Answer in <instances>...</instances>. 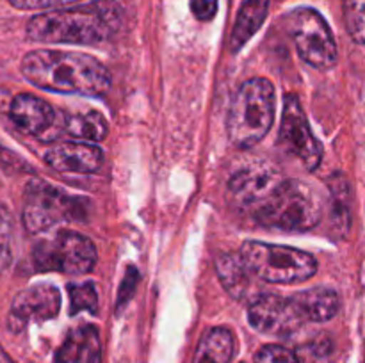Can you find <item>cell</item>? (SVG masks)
Returning <instances> with one entry per match:
<instances>
[{
  "label": "cell",
  "instance_id": "1",
  "mask_svg": "<svg viewBox=\"0 0 365 363\" xmlns=\"http://www.w3.org/2000/svg\"><path fill=\"white\" fill-rule=\"evenodd\" d=\"M21 73L36 88L66 95L100 96L110 88L106 66L78 52L34 50L21 60Z\"/></svg>",
  "mask_w": 365,
  "mask_h": 363
},
{
  "label": "cell",
  "instance_id": "2",
  "mask_svg": "<svg viewBox=\"0 0 365 363\" xmlns=\"http://www.w3.org/2000/svg\"><path fill=\"white\" fill-rule=\"evenodd\" d=\"M121 25V7L114 0L36 14L27 23V38L39 43L96 45L107 41Z\"/></svg>",
  "mask_w": 365,
  "mask_h": 363
},
{
  "label": "cell",
  "instance_id": "3",
  "mask_svg": "<svg viewBox=\"0 0 365 363\" xmlns=\"http://www.w3.org/2000/svg\"><path fill=\"white\" fill-rule=\"evenodd\" d=\"M319 191L299 180H284L273 194L253 210L260 224L280 231H307L323 217Z\"/></svg>",
  "mask_w": 365,
  "mask_h": 363
},
{
  "label": "cell",
  "instance_id": "4",
  "mask_svg": "<svg viewBox=\"0 0 365 363\" xmlns=\"http://www.w3.org/2000/svg\"><path fill=\"white\" fill-rule=\"evenodd\" d=\"M274 117V88L257 77L239 88L227 117L228 137L237 148H252L269 132Z\"/></svg>",
  "mask_w": 365,
  "mask_h": 363
},
{
  "label": "cell",
  "instance_id": "5",
  "mask_svg": "<svg viewBox=\"0 0 365 363\" xmlns=\"http://www.w3.org/2000/svg\"><path fill=\"white\" fill-rule=\"evenodd\" d=\"M239 255L250 273L269 283H296L317 273V260L310 253L289 246L248 241Z\"/></svg>",
  "mask_w": 365,
  "mask_h": 363
},
{
  "label": "cell",
  "instance_id": "6",
  "mask_svg": "<svg viewBox=\"0 0 365 363\" xmlns=\"http://www.w3.org/2000/svg\"><path fill=\"white\" fill-rule=\"evenodd\" d=\"M289 32L299 57L317 70H328L337 63V45L324 18L310 7L292 11Z\"/></svg>",
  "mask_w": 365,
  "mask_h": 363
},
{
  "label": "cell",
  "instance_id": "7",
  "mask_svg": "<svg viewBox=\"0 0 365 363\" xmlns=\"http://www.w3.org/2000/svg\"><path fill=\"white\" fill-rule=\"evenodd\" d=\"M84 205L81 199L52 187L46 182H32L25 189L24 224L31 233H39L61 221L81 219Z\"/></svg>",
  "mask_w": 365,
  "mask_h": 363
},
{
  "label": "cell",
  "instance_id": "8",
  "mask_svg": "<svg viewBox=\"0 0 365 363\" xmlns=\"http://www.w3.org/2000/svg\"><path fill=\"white\" fill-rule=\"evenodd\" d=\"M34 262L41 270H59L64 274L91 273L96 263L95 244L86 235L63 230L52 241L39 242L34 248Z\"/></svg>",
  "mask_w": 365,
  "mask_h": 363
},
{
  "label": "cell",
  "instance_id": "9",
  "mask_svg": "<svg viewBox=\"0 0 365 363\" xmlns=\"http://www.w3.org/2000/svg\"><path fill=\"white\" fill-rule=\"evenodd\" d=\"M280 142L287 152L298 157L307 169L314 171L323 159V148L310 130L302 102L296 95L285 96L284 114H282Z\"/></svg>",
  "mask_w": 365,
  "mask_h": 363
},
{
  "label": "cell",
  "instance_id": "10",
  "mask_svg": "<svg viewBox=\"0 0 365 363\" xmlns=\"http://www.w3.org/2000/svg\"><path fill=\"white\" fill-rule=\"evenodd\" d=\"M248 319L257 331L273 337H291L307 320L294 298L277 294L259 295L250 306Z\"/></svg>",
  "mask_w": 365,
  "mask_h": 363
},
{
  "label": "cell",
  "instance_id": "11",
  "mask_svg": "<svg viewBox=\"0 0 365 363\" xmlns=\"http://www.w3.org/2000/svg\"><path fill=\"white\" fill-rule=\"evenodd\" d=\"M284 180L285 178L274 166L255 162L239 169L228 182V189L242 209L253 212Z\"/></svg>",
  "mask_w": 365,
  "mask_h": 363
},
{
  "label": "cell",
  "instance_id": "12",
  "mask_svg": "<svg viewBox=\"0 0 365 363\" xmlns=\"http://www.w3.org/2000/svg\"><path fill=\"white\" fill-rule=\"evenodd\" d=\"M59 308L61 294L53 285H32L14 298L9 313V327L20 331L31 320L53 319L59 313Z\"/></svg>",
  "mask_w": 365,
  "mask_h": 363
},
{
  "label": "cell",
  "instance_id": "13",
  "mask_svg": "<svg viewBox=\"0 0 365 363\" xmlns=\"http://www.w3.org/2000/svg\"><path fill=\"white\" fill-rule=\"evenodd\" d=\"M45 162L59 173L91 174L102 167L103 153L88 142H63L46 149Z\"/></svg>",
  "mask_w": 365,
  "mask_h": 363
},
{
  "label": "cell",
  "instance_id": "14",
  "mask_svg": "<svg viewBox=\"0 0 365 363\" xmlns=\"http://www.w3.org/2000/svg\"><path fill=\"white\" fill-rule=\"evenodd\" d=\"M11 120L21 132L41 137L56 123V110L41 98L32 95H18L11 102Z\"/></svg>",
  "mask_w": 365,
  "mask_h": 363
},
{
  "label": "cell",
  "instance_id": "15",
  "mask_svg": "<svg viewBox=\"0 0 365 363\" xmlns=\"http://www.w3.org/2000/svg\"><path fill=\"white\" fill-rule=\"evenodd\" d=\"M56 363H102L100 335L91 324L73 327L56 354Z\"/></svg>",
  "mask_w": 365,
  "mask_h": 363
},
{
  "label": "cell",
  "instance_id": "16",
  "mask_svg": "<svg viewBox=\"0 0 365 363\" xmlns=\"http://www.w3.org/2000/svg\"><path fill=\"white\" fill-rule=\"evenodd\" d=\"M292 298L302 310L303 317L307 320H314V322L330 320L331 317L337 315L339 306H341L339 294L334 288L328 287L310 288V290L294 294Z\"/></svg>",
  "mask_w": 365,
  "mask_h": 363
},
{
  "label": "cell",
  "instance_id": "17",
  "mask_svg": "<svg viewBox=\"0 0 365 363\" xmlns=\"http://www.w3.org/2000/svg\"><path fill=\"white\" fill-rule=\"evenodd\" d=\"M269 11V0H246L235 20L230 38V52L235 53L252 39V36L262 27Z\"/></svg>",
  "mask_w": 365,
  "mask_h": 363
},
{
  "label": "cell",
  "instance_id": "18",
  "mask_svg": "<svg viewBox=\"0 0 365 363\" xmlns=\"http://www.w3.org/2000/svg\"><path fill=\"white\" fill-rule=\"evenodd\" d=\"M216 269L225 290L234 299H245L250 290V269L241 255L225 253L217 258Z\"/></svg>",
  "mask_w": 365,
  "mask_h": 363
},
{
  "label": "cell",
  "instance_id": "19",
  "mask_svg": "<svg viewBox=\"0 0 365 363\" xmlns=\"http://www.w3.org/2000/svg\"><path fill=\"white\" fill-rule=\"evenodd\" d=\"M234 356V335L227 327H214L196 349L192 363H230Z\"/></svg>",
  "mask_w": 365,
  "mask_h": 363
},
{
  "label": "cell",
  "instance_id": "20",
  "mask_svg": "<svg viewBox=\"0 0 365 363\" xmlns=\"http://www.w3.org/2000/svg\"><path fill=\"white\" fill-rule=\"evenodd\" d=\"M63 128L70 135L78 139L98 142L107 135V121L96 110H89L86 114H75V116L64 117Z\"/></svg>",
  "mask_w": 365,
  "mask_h": 363
},
{
  "label": "cell",
  "instance_id": "21",
  "mask_svg": "<svg viewBox=\"0 0 365 363\" xmlns=\"http://www.w3.org/2000/svg\"><path fill=\"white\" fill-rule=\"evenodd\" d=\"M70 294V313L77 315L81 312L96 313L98 310V294L91 281L86 283H70L68 285Z\"/></svg>",
  "mask_w": 365,
  "mask_h": 363
},
{
  "label": "cell",
  "instance_id": "22",
  "mask_svg": "<svg viewBox=\"0 0 365 363\" xmlns=\"http://www.w3.org/2000/svg\"><path fill=\"white\" fill-rule=\"evenodd\" d=\"M349 189L346 180L331 182V217L335 226L344 233L349 228Z\"/></svg>",
  "mask_w": 365,
  "mask_h": 363
},
{
  "label": "cell",
  "instance_id": "23",
  "mask_svg": "<svg viewBox=\"0 0 365 363\" xmlns=\"http://www.w3.org/2000/svg\"><path fill=\"white\" fill-rule=\"evenodd\" d=\"M344 21L353 41L365 45V0H344Z\"/></svg>",
  "mask_w": 365,
  "mask_h": 363
},
{
  "label": "cell",
  "instance_id": "24",
  "mask_svg": "<svg viewBox=\"0 0 365 363\" xmlns=\"http://www.w3.org/2000/svg\"><path fill=\"white\" fill-rule=\"evenodd\" d=\"M331 351L334 347H331L330 338L319 337L303 344L296 351V356H298L299 363H330Z\"/></svg>",
  "mask_w": 365,
  "mask_h": 363
},
{
  "label": "cell",
  "instance_id": "25",
  "mask_svg": "<svg viewBox=\"0 0 365 363\" xmlns=\"http://www.w3.org/2000/svg\"><path fill=\"white\" fill-rule=\"evenodd\" d=\"M13 260V217L6 206H0V270H6Z\"/></svg>",
  "mask_w": 365,
  "mask_h": 363
},
{
  "label": "cell",
  "instance_id": "26",
  "mask_svg": "<svg viewBox=\"0 0 365 363\" xmlns=\"http://www.w3.org/2000/svg\"><path fill=\"white\" fill-rule=\"evenodd\" d=\"M255 363H299L296 352L282 345H264L255 356Z\"/></svg>",
  "mask_w": 365,
  "mask_h": 363
},
{
  "label": "cell",
  "instance_id": "27",
  "mask_svg": "<svg viewBox=\"0 0 365 363\" xmlns=\"http://www.w3.org/2000/svg\"><path fill=\"white\" fill-rule=\"evenodd\" d=\"M18 9H53V7L68 6L78 0H9Z\"/></svg>",
  "mask_w": 365,
  "mask_h": 363
},
{
  "label": "cell",
  "instance_id": "28",
  "mask_svg": "<svg viewBox=\"0 0 365 363\" xmlns=\"http://www.w3.org/2000/svg\"><path fill=\"white\" fill-rule=\"evenodd\" d=\"M191 11L200 21H209L217 13V0H191Z\"/></svg>",
  "mask_w": 365,
  "mask_h": 363
},
{
  "label": "cell",
  "instance_id": "29",
  "mask_svg": "<svg viewBox=\"0 0 365 363\" xmlns=\"http://www.w3.org/2000/svg\"><path fill=\"white\" fill-rule=\"evenodd\" d=\"M138 280H139V273L134 269V267H130V269L125 273L123 283H121V287H120L118 308H120L121 305H125V302L132 298V294H134V290H135V285H138Z\"/></svg>",
  "mask_w": 365,
  "mask_h": 363
},
{
  "label": "cell",
  "instance_id": "30",
  "mask_svg": "<svg viewBox=\"0 0 365 363\" xmlns=\"http://www.w3.org/2000/svg\"><path fill=\"white\" fill-rule=\"evenodd\" d=\"M0 363H13V359L6 354V351L2 347H0Z\"/></svg>",
  "mask_w": 365,
  "mask_h": 363
},
{
  "label": "cell",
  "instance_id": "31",
  "mask_svg": "<svg viewBox=\"0 0 365 363\" xmlns=\"http://www.w3.org/2000/svg\"><path fill=\"white\" fill-rule=\"evenodd\" d=\"M364 363H365V362H364Z\"/></svg>",
  "mask_w": 365,
  "mask_h": 363
}]
</instances>
